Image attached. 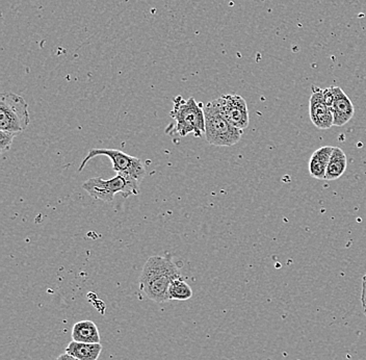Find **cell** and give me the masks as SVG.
I'll use <instances>...</instances> for the list:
<instances>
[{"label": "cell", "mask_w": 366, "mask_h": 360, "mask_svg": "<svg viewBox=\"0 0 366 360\" xmlns=\"http://www.w3.org/2000/svg\"><path fill=\"white\" fill-rule=\"evenodd\" d=\"M177 278H180V271L171 256H151L142 268L140 289L149 299L166 303L170 301V285Z\"/></svg>", "instance_id": "6da1fadb"}, {"label": "cell", "mask_w": 366, "mask_h": 360, "mask_svg": "<svg viewBox=\"0 0 366 360\" xmlns=\"http://www.w3.org/2000/svg\"><path fill=\"white\" fill-rule=\"evenodd\" d=\"M108 156L112 164L115 172L124 177L129 183L140 193V183L146 177V169L140 158L129 156L121 150L108 149V148H94L89 151L86 158L82 160L78 172H82V169L87 166L92 158L96 156Z\"/></svg>", "instance_id": "7a4b0ae2"}, {"label": "cell", "mask_w": 366, "mask_h": 360, "mask_svg": "<svg viewBox=\"0 0 366 360\" xmlns=\"http://www.w3.org/2000/svg\"><path fill=\"white\" fill-rule=\"evenodd\" d=\"M170 114L172 119L176 122L174 133L183 137L189 133H193L195 137H201L205 135L204 107L193 97H189L187 100H184L182 96L174 98L173 111Z\"/></svg>", "instance_id": "3957f363"}, {"label": "cell", "mask_w": 366, "mask_h": 360, "mask_svg": "<svg viewBox=\"0 0 366 360\" xmlns=\"http://www.w3.org/2000/svg\"><path fill=\"white\" fill-rule=\"evenodd\" d=\"M205 139L217 147H231L242 139V131L228 122L219 112L214 101L204 107Z\"/></svg>", "instance_id": "277c9868"}, {"label": "cell", "mask_w": 366, "mask_h": 360, "mask_svg": "<svg viewBox=\"0 0 366 360\" xmlns=\"http://www.w3.org/2000/svg\"><path fill=\"white\" fill-rule=\"evenodd\" d=\"M29 124V105L25 99L12 92L0 95V130L22 133Z\"/></svg>", "instance_id": "5b68a950"}, {"label": "cell", "mask_w": 366, "mask_h": 360, "mask_svg": "<svg viewBox=\"0 0 366 360\" xmlns=\"http://www.w3.org/2000/svg\"><path fill=\"white\" fill-rule=\"evenodd\" d=\"M82 188L92 198L103 202H112L117 194L122 195L124 198L138 195V192L129 183V181L118 174L110 179L94 177L85 181Z\"/></svg>", "instance_id": "8992f818"}, {"label": "cell", "mask_w": 366, "mask_h": 360, "mask_svg": "<svg viewBox=\"0 0 366 360\" xmlns=\"http://www.w3.org/2000/svg\"><path fill=\"white\" fill-rule=\"evenodd\" d=\"M214 101L221 115L236 128L244 130L249 126L248 105L240 95H223Z\"/></svg>", "instance_id": "52a82bcc"}, {"label": "cell", "mask_w": 366, "mask_h": 360, "mask_svg": "<svg viewBox=\"0 0 366 360\" xmlns=\"http://www.w3.org/2000/svg\"><path fill=\"white\" fill-rule=\"evenodd\" d=\"M309 116L314 126L323 130L331 128L333 124V114L325 105L323 90L314 87L309 99Z\"/></svg>", "instance_id": "ba28073f"}, {"label": "cell", "mask_w": 366, "mask_h": 360, "mask_svg": "<svg viewBox=\"0 0 366 360\" xmlns=\"http://www.w3.org/2000/svg\"><path fill=\"white\" fill-rule=\"evenodd\" d=\"M334 101L331 107L334 126H344L354 117L355 109L350 97L339 87H333Z\"/></svg>", "instance_id": "9c48e42d"}, {"label": "cell", "mask_w": 366, "mask_h": 360, "mask_svg": "<svg viewBox=\"0 0 366 360\" xmlns=\"http://www.w3.org/2000/svg\"><path fill=\"white\" fill-rule=\"evenodd\" d=\"M333 149L334 147L332 146H323L314 152L308 164V170L312 177L319 180L325 179L327 167Z\"/></svg>", "instance_id": "30bf717a"}, {"label": "cell", "mask_w": 366, "mask_h": 360, "mask_svg": "<svg viewBox=\"0 0 366 360\" xmlns=\"http://www.w3.org/2000/svg\"><path fill=\"white\" fill-rule=\"evenodd\" d=\"M72 338L78 343L100 344L99 330L94 322H78L72 328Z\"/></svg>", "instance_id": "8fae6325"}, {"label": "cell", "mask_w": 366, "mask_h": 360, "mask_svg": "<svg viewBox=\"0 0 366 360\" xmlns=\"http://www.w3.org/2000/svg\"><path fill=\"white\" fill-rule=\"evenodd\" d=\"M101 344H87L72 340L69 343L66 353L80 360H98L101 354Z\"/></svg>", "instance_id": "7c38bea8"}, {"label": "cell", "mask_w": 366, "mask_h": 360, "mask_svg": "<svg viewBox=\"0 0 366 360\" xmlns=\"http://www.w3.org/2000/svg\"><path fill=\"white\" fill-rule=\"evenodd\" d=\"M346 166H348V160L344 150L339 147H334L327 167L325 179L332 181L340 179L346 172Z\"/></svg>", "instance_id": "4fadbf2b"}, {"label": "cell", "mask_w": 366, "mask_h": 360, "mask_svg": "<svg viewBox=\"0 0 366 360\" xmlns=\"http://www.w3.org/2000/svg\"><path fill=\"white\" fill-rule=\"evenodd\" d=\"M193 297L191 287L182 278L172 281L169 287L170 300L185 301Z\"/></svg>", "instance_id": "5bb4252c"}, {"label": "cell", "mask_w": 366, "mask_h": 360, "mask_svg": "<svg viewBox=\"0 0 366 360\" xmlns=\"http://www.w3.org/2000/svg\"><path fill=\"white\" fill-rule=\"evenodd\" d=\"M16 135L17 133L0 130V149H1V151L10 149Z\"/></svg>", "instance_id": "9a60e30c"}, {"label": "cell", "mask_w": 366, "mask_h": 360, "mask_svg": "<svg viewBox=\"0 0 366 360\" xmlns=\"http://www.w3.org/2000/svg\"><path fill=\"white\" fill-rule=\"evenodd\" d=\"M361 304H363V313L366 319V275L363 277V289H361Z\"/></svg>", "instance_id": "2e32d148"}, {"label": "cell", "mask_w": 366, "mask_h": 360, "mask_svg": "<svg viewBox=\"0 0 366 360\" xmlns=\"http://www.w3.org/2000/svg\"><path fill=\"white\" fill-rule=\"evenodd\" d=\"M55 360H80L72 357V355L68 354V353H64V354L59 355Z\"/></svg>", "instance_id": "e0dca14e"}]
</instances>
